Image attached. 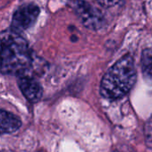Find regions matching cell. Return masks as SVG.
I'll return each instance as SVG.
<instances>
[{
	"label": "cell",
	"instance_id": "3",
	"mask_svg": "<svg viewBox=\"0 0 152 152\" xmlns=\"http://www.w3.org/2000/svg\"><path fill=\"white\" fill-rule=\"evenodd\" d=\"M72 8L82 23L88 29L97 31L106 23L101 12L84 0H72Z\"/></svg>",
	"mask_w": 152,
	"mask_h": 152
},
{
	"label": "cell",
	"instance_id": "5",
	"mask_svg": "<svg viewBox=\"0 0 152 152\" xmlns=\"http://www.w3.org/2000/svg\"><path fill=\"white\" fill-rule=\"evenodd\" d=\"M18 85L23 96L30 102L36 103L42 98L43 90L41 85L30 74L19 76Z\"/></svg>",
	"mask_w": 152,
	"mask_h": 152
},
{
	"label": "cell",
	"instance_id": "2",
	"mask_svg": "<svg viewBox=\"0 0 152 152\" xmlns=\"http://www.w3.org/2000/svg\"><path fill=\"white\" fill-rule=\"evenodd\" d=\"M136 77L134 61L130 55H126L112 65L103 76L100 94L108 99H120L132 90Z\"/></svg>",
	"mask_w": 152,
	"mask_h": 152
},
{
	"label": "cell",
	"instance_id": "4",
	"mask_svg": "<svg viewBox=\"0 0 152 152\" xmlns=\"http://www.w3.org/2000/svg\"><path fill=\"white\" fill-rule=\"evenodd\" d=\"M40 10L34 4L21 6L14 13L11 23V30L16 33H21L31 28L37 21Z\"/></svg>",
	"mask_w": 152,
	"mask_h": 152
},
{
	"label": "cell",
	"instance_id": "7",
	"mask_svg": "<svg viewBox=\"0 0 152 152\" xmlns=\"http://www.w3.org/2000/svg\"><path fill=\"white\" fill-rule=\"evenodd\" d=\"M141 67L143 72L152 79V48H146L141 55Z\"/></svg>",
	"mask_w": 152,
	"mask_h": 152
},
{
	"label": "cell",
	"instance_id": "1",
	"mask_svg": "<svg viewBox=\"0 0 152 152\" xmlns=\"http://www.w3.org/2000/svg\"><path fill=\"white\" fill-rule=\"evenodd\" d=\"M0 72L16 76L30 74L33 56L26 39L12 30L0 32Z\"/></svg>",
	"mask_w": 152,
	"mask_h": 152
},
{
	"label": "cell",
	"instance_id": "9",
	"mask_svg": "<svg viewBox=\"0 0 152 152\" xmlns=\"http://www.w3.org/2000/svg\"><path fill=\"white\" fill-rule=\"evenodd\" d=\"M97 1L103 7L109 8V7H113L115 5H117L120 0H97Z\"/></svg>",
	"mask_w": 152,
	"mask_h": 152
},
{
	"label": "cell",
	"instance_id": "8",
	"mask_svg": "<svg viewBox=\"0 0 152 152\" xmlns=\"http://www.w3.org/2000/svg\"><path fill=\"white\" fill-rule=\"evenodd\" d=\"M144 136L147 146L152 148V116L147 121L144 126Z\"/></svg>",
	"mask_w": 152,
	"mask_h": 152
},
{
	"label": "cell",
	"instance_id": "10",
	"mask_svg": "<svg viewBox=\"0 0 152 152\" xmlns=\"http://www.w3.org/2000/svg\"><path fill=\"white\" fill-rule=\"evenodd\" d=\"M1 46H2V43H1V39H0V50H1Z\"/></svg>",
	"mask_w": 152,
	"mask_h": 152
},
{
	"label": "cell",
	"instance_id": "6",
	"mask_svg": "<svg viewBox=\"0 0 152 152\" xmlns=\"http://www.w3.org/2000/svg\"><path fill=\"white\" fill-rule=\"evenodd\" d=\"M22 125L21 119L6 110L0 109V135L13 133L19 130Z\"/></svg>",
	"mask_w": 152,
	"mask_h": 152
}]
</instances>
